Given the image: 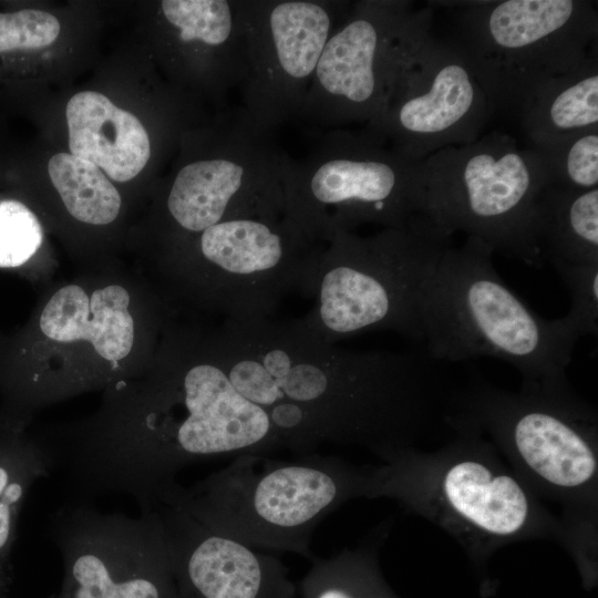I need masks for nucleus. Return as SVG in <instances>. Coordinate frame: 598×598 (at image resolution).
Wrapping results in <instances>:
<instances>
[{
	"label": "nucleus",
	"instance_id": "obj_10",
	"mask_svg": "<svg viewBox=\"0 0 598 598\" xmlns=\"http://www.w3.org/2000/svg\"><path fill=\"white\" fill-rule=\"evenodd\" d=\"M424 159L365 130H333L303 159L283 156V214L313 244L364 224L405 225L423 215Z\"/></svg>",
	"mask_w": 598,
	"mask_h": 598
},
{
	"label": "nucleus",
	"instance_id": "obj_17",
	"mask_svg": "<svg viewBox=\"0 0 598 598\" xmlns=\"http://www.w3.org/2000/svg\"><path fill=\"white\" fill-rule=\"evenodd\" d=\"M283 156L268 131L237 112L215 152L183 165L173 178L165 198L173 226L189 238L228 219L283 215Z\"/></svg>",
	"mask_w": 598,
	"mask_h": 598
},
{
	"label": "nucleus",
	"instance_id": "obj_28",
	"mask_svg": "<svg viewBox=\"0 0 598 598\" xmlns=\"http://www.w3.org/2000/svg\"><path fill=\"white\" fill-rule=\"evenodd\" d=\"M59 33L60 22L49 12L27 9L0 13V52L47 47Z\"/></svg>",
	"mask_w": 598,
	"mask_h": 598
},
{
	"label": "nucleus",
	"instance_id": "obj_7",
	"mask_svg": "<svg viewBox=\"0 0 598 598\" xmlns=\"http://www.w3.org/2000/svg\"><path fill=\"white\" fill-rule=\"evenodd\" d=\"M370 468L316 452L288 461L243 454L189 488L173 480L152 496L169 497L205 525L258 550L311 559L318 525L348 501L365 498Z\"/></svg>",
	"mask_w": 598,
	"mask_h": 598
},
{
	"label": "nucleus",
	"instance_id": "obj_25",
	"mask_svg": "<svg viewBox=\"0 0 598 598\" xmlns=\"http://www.w3.org/2000/svg\"><path fill=\"white\" fill-rule=\"evenodd\" d=\"M535 150L546 162L550 185L576 190L598 188V128Z\"/></svg>",
	"mask_w": 598,
	"mask_h": 598
},
{
	"label": "nucleus",
	"instance_id": "obj_2",
	"mask_svg": "<svg viewBox=\"0 0 598 598\" xmlns=\"http://www.w3.org/2000/svg\"><path fill=\"white\" fill-rule=\"evenodd\" d=\"M229 380L267 413L282 448L355 445L380 458L415 446L454 389L416 353L349 351L289 322L225 320L213 332Z\"/></svg>",
	"mask_w": 598,
	"mask_h": 598
},
{
	"label": "nucleus",
	"instance_id": "obj_4",
	"mask_svg": "<svg viewBox=\"0 0 598 598\" xmlns=\"http://www.w3.org/2000/svg\"><path fill=\"white\" fill-rule=\"evenodd\" d=\"M436 451L395 448L371 465L365 498H390L453 537L475 564L517 542L556 539L567 533L513 473L493 444L468 429Z\"/></svg>",
	"mask_w": 598,
	"mask_h": 598
},
{
	"label": "nucleus",
	"instance_id": "obj_19",
	"mask_svg": "<svg viewBox=\"0 0 598 598\" xmlns=\"http://www.w3.org/2000/svg\"><path fill=\"white\" fill-rule=\"evenodd\" d=\"M69 148L116 182H127L151 157L146 128L132 113L94 91L74 94L65 109Z\"/></svg>",
	"mask_w": 598,
	"mask_h": 598
},
{
	"label": "nucleus",
	"instance_id": "obj_8",
	"mask_svg": "<svg viewBox=\"0 0 598 598\" xmlns=\"http://www.w3.org/2000/svg\"><path fill=\"white\" fill-rule=\"evenodd\" d=\"M494 250L467 236L441 256L421 302L423 343L432 360L493 357L508 362L523 381L566 379L578 336L565 318L533 311L499 277Z\"/></svg>",
	"mask_w": 598,
	"mask_h": 598
},
{
	"label": "nucleus",
	"instance_id": "obj_23",
	"mask_svg": "<svg viewBox=\"0 0 598 598\" xmlns=\"http://www.w3.org/2000/svg\"><path fill=\"white\" fill-rule=\"evenodd\" d=\"M27 426L0 421V563H9L17 525L32 485L50 475L53 462L43 441Z\"/></svg>",
	"mask_w": 598,
	"mask_h": 598
},
{
	"label": "nucleus",
	"instance_id": "obj_27",
	"mask_svg": "<svg viewBox=\"0 0 598 598\" xmlns=\"http://www.w3.org/2000/svg\"><path fill=\"white\" fill-rule=\"evenodd\" d=\"M566 283L571 305L565 320L578 337L598 333V262L551 261Z\"/></svg>",
	"mask_w": 598,
	"mask_h": 598
},
{
	"label": "nucleus",
	"instance_id": "obj_11",
	"mask_svg": "<svg viewBox=\"0 0 598 598\" xmlns=\"http://www.w3.org/2000/svg\"><path fill=\"white\" fill-rule=\"evenodd\" d=\"M456 35L496 110L519 115L549 81L594 52L598 14L584 0L450 2Z\"/></svg>",
	"mask_w": 598,
	"mask_h": 598
},
{
	"label": "nucleus",
	"instance_id": "obj_12",
	"mask_svg": "<svg viewBox=\"0 0 598 598\" xmlns=\"http://www.w3.org/2000/svg\"><path fill=\"white\" fill-rule=\"evenodd\" d=\"M165 270L179 293L225 320L271 318L281 299L300 292L321 244L285 214L220 221L177 243Z\"/></svg>",
	"mask_w": 598,
	"mask_h": 598
},
{
	"label": "nucleus",
	"instance_id": "obj_14",
	"mask_svg": "<svg viewBox=\"0 0 598 598\" xmlns=\"http://www.w3.org/2000/svg\"><path fill=\"white\" fill-rule=\"evenodd\" d=\"M495 112L466 53L431 31L403 65L380 113L363 130L400 154L423 161L482 136Z\"/></svg>",
	"mask_w": 598,
	"mask_h": 598
},
{
	"label": "nucleus",
	"instance_id": "obj_26",
	"mask_svg": "<svg viewBox=\"0 0 598 598\" xmlns=\"http://www.w3.org/2000/svg\"><path fill=\"white\" fill-rule=\"evenodd\" d=\"M43 230L37 215L17 199L0 200V269L25 272L38 254Z\"/></svg>",
	"mask_w": 598,
	"mask_h": 598
},
{
	"label": "nucleus",
	"instance_id": "obj_16",
	"mask_svg": "<svg viewBox=\"0 0 598 598\" xmlns=\"http://www.w3.org/2000/svg\"><path fill=\"white\" fill-rule=\"evenodd\" d=\"M349 1L244 0V113L260 128L299 117L322 50Z\"/></svg>",
	"mask_w": 598,
	"mask_h": 598
},
{
	"label": "nucleus",
	"instance_id": "obj_6",
	"mask_svg": "<svg viewBox=\"0 0 598 598\" xmlns=\"http://www.w3.org/2000/svg\"><path fill=\"white\" fill-rule=\"evenodd\" d=\"M452 237L425 215L367 237L337 231L309 262L300 293L313 303L299 323L333 344L377 330L422 342L423 290Z\"/></svg>",
	"mask_w": 598,
	"mask_h": 598
},
{
	"label": "nucleus",
	"instance_id": "obj_1",
	"mask_svg": "<svg viewBox=\"0 0 598 598\" xmlns=\"http://www.w3.org/2000/svg\"><path fill=\"white\" fill-rule=\"evenodd\" d=\"M45 444L78 495L124 493L140 508L189 464L282 450L265 410L229 380L213 332L190 328L167 330L140 379L109 386L92 419Z\"/></svg>",
	"mask_w": 598,
	"mask_h": 598
},
{
	"label": "nucleus",
	"instance_id": "obj_30",
	"mask_svg": "<svg viewBox=\"0 0 598 598\" xmlns=\"http://www.w3.org/2000/svg\"><path fill=\"white\" fill-rule=\"evenodd\" d=\"M52 598H59V597H58V596H54V597H52Z\"/></svg>",
	"mask_w": 598,
	"mask_h": 598
},
{
	"label": "nucleus",
	"instance_id": "obj_18",
	"mask_svg": "<svg viewBox=\"0 0 598 598\" xmlns=\"http://www.w3.org/2000/svg\"><path fill=\"white\" fill-rule=\"evenodd\" d=\"M143 511L161 520L178 598H296L297 585L274 555L213 529L163 494Z\"/></svg>",
	"mask_w": 598,
	"mask_h": 598
},
{
	"label": "nucleus",
	"instance_id": "obj_5",
	"mask_svg": "<svg viewBox=\"0 0 598 598\" xmlns=\"http://www.w3.org/2000/svg\"><path fill=\"white\" fill-rule=\"evenodd\" d=\"M128 286L81 280L55 289L13 337L0 341V420L28 425L49 379L45 405L133 378L128 359L157 320L140 322Z\"/></svg>",
	"mask_w": 598,
	"mask_h": 598
},
{
	"label": "nucleus",
	"instance_id": "obj_21",
	"mask_svg": "<svg viewBox=\"0 0 598 598\" xmlns=\"http://www.w3.org/2000/svg\"><path fill=\"white\" fill-rule=\"evenodd\" d=\"M538 240L551 261L598 262V188L548 185L538 204Z\"/></svg>",
	"mask_w": 598,
	"mask_h": 598
},
{
	"label": "nucleus",
	"instance_id": "obj_15",
	"mask_svg": "<svg viewBox=\"0 0 598 598\" xmlns=\"http://www.w3.org/2000/svg\"><path fill=\"white\" fill-rule=\"evenodd\" d=\"M49 534L63 563L59 598H178L153 511L130 517L66 504L50 516Z\"/></svg>",
	"mask_w": 598,
	"mask_h": 598
},
{
	"label": "nucleus",
	"instance_id": "obj_13",
	"mask_svg": "<svg viewBox=\"0 0 598 598\" xmlns=\"http://www.w3.org/2000/svg\"><path fill=\"white\" fill-rule=\"evenodd\" d=\"M432 18L431 7L406 0L352 2L322 50L299 117L332 126L371 121Z\"/></svg>",
	"mask_w": 598,
	"mask_h": 598
},
{
	"label": "nucleus",
	"instance_id": "obj_24",
	"mask_svg": "<svg viewBox=\"0 0 598 598\" xmlns=\"http://www.w3.org/2000/svg\"><path fill=\"white\" fill-rule=\"evenodd\" d=\"M48 172L64 207L76 220L103 226L117 218L120 193L96 165L71 153H59L50 158Z\"/></svg>",
	"mask_w": 598,
	"mask_h": 598
},
{
	"label": "nucleus",
	"instance_id": "obj_3",
	"mask_svg": "<svg viewBox=\"0 0 598 598\" xmlns=\"http://www.w3.org/2000/svg\"><path fill=\"white\" fill-rule=\"evenodd\" d=\"M444 424L485 436L537 498L560 505L565 548L581 569L592 570L598 549V414L567 378L523 381L512 392L474 371L454 389Z\"/></svg>",
	"mask_w": 598,
	"mask_h": 598
},
{
	"label": "nucleus",
	"instance_id": "obj_9",
	"mask_svg": "<svg viewBox=\"0 0 598 598\" xmlns=\"http://www.w3.org/2000/svg\"><path fill=\"white\" fill-rule=\"evenodd\" d=\"M422 214L453 235L476 237L530 267L545 259L538 204L550 185L544 157L503 132L442 148L424 159Z\"/></svg>",
	"mask_w": 598,
	"mask_h": 598
},
{
	"label": "nucleus",
	"instance_id": "obj_22",
	"mask_svg": "<svg viewBox=\"0 0 598 598\" xmlns=\"http://www.w3.org/2000/svg\"><path fill=\"white\" fill-rule=\"evenodd\" d=\"M391 525V519L384 520L357 546L328 558L313 556L297 592L301 598H399L385 582L379 563Z\"/></svg>",
	"mask_w": 598,
	"mask_h": 598
},
{
	"label": "nucleus",
	"instance_id": "obj_29",
	"mask_svg": "<svg viewBox=\"0 0 598 598\" xmlns=\"http://www.w3.org/2000/svg\"><path fill=\"white\" fill-rule=\"evenodd\" d=\"M10 563H0V598H8Z\"/></svg>",
	"mask_w": 598,
	"mask_h": 598
},
{
	"label": "nucleus",
	"instance_id": "obj_20",
	"mask_svg": "<svg viewBox=\"0 0 598 598\" xmlns=\"http://www.w3.org/2000/svg\"><path fill=\"white\" fill-rule=\"evenodd\" d=\"M519 117L535 148H546L571 135L598 128L596 52L544 85L524 105Z\"/></svg>",
	"mask_w": 598,
	"mask_h": 598
}]
</instances>
